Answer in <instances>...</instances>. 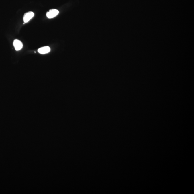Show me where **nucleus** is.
I'll return each instance as SVG.
<instances>
[{
  "instance_id": "f257e3e1",
  "label": "nucleus",
  "mask_w": 194,
  "mask_h": 194,
  "mask_svg": "<svg viewBox=\"0 0 194 194\" xmlns=\"http://www.w3.org/2000/svg\"><path fill=\"white\" fill-rule=\"evenodd\" d=\"M34 14L32 12H29L24 14L23 17V20L24 23H27L34 17Z\"/></svg>"
},
{
  "instance_id": "f03ea898",
  "label": "nucleus",
  "mask_w": 194,
  "mask_h": 194,
  "mask_svg": "<svg viewBox=\"0 0 194 194\" xmlns=\"http://www.w3.org/2000/svg\"><path fill=\"white\" fill-rule=\"evenodd\" d=\"M59 13V11L57 9H51L49 12L46 13V16L48 18L51 19L56 17L58 14Z\"/></svg>"
},
{
  "instance_id": "7ed1b4c3",
  "label": "nucleus",
  "mask_w": 194,
  "mask_h": 194,
  "mask_svg": "<svg viewBox=\"0 0 194 194\" xmlns=\"http://www.w3.org/2000/svg\"><path fill=\"white\" fill-rule=\"evenodd\" d=\"M13 45L15 50L19 51L22 49L23 47V44L20 41L16 39L14 41Z\"/></svg>"
},
{
  "instance_id": "20e7f679",
  "label": "nucleus",
  "mask_w": 194,
  "mask_h": 194,
  "mask_svg": "<svg viewBox=\"0 0 194 194\" xmlns=\"http://www.w3.org/2000/svg\"><path fill=\"white\" fill-rule=\"evenodd\" d=\"M50 51V48L48 46L43 47L40 48L38 50V53L41 54H43L49 53Z\"/></svg>"
}]
</instances>
